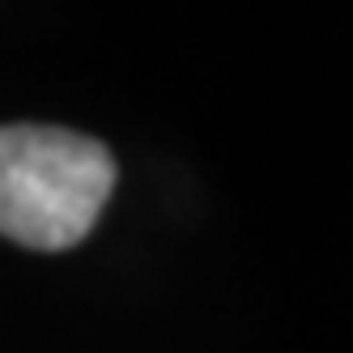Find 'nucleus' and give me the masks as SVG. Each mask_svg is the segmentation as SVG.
<instances>
[{
  "label": "nucleus",
  "mask_w": 353,
  "mask_h": 353,
  "mask_svg": "<svg viewBox=\"0 0 353 353\" xmlns=\"http://www.w3.org/2000/svg\"><path fill=\"white\" fill-rule=\"evenodd\" d=\"M115 192L103 141L52 123L0 128V234L30 251L77 247Z\"/></svg>",
  "instance_id": "nucleus-1"
}]
</instances>
